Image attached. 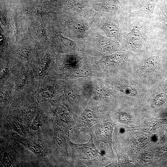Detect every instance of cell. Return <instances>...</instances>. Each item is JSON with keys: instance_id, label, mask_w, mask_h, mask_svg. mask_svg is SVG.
I'll use <instances>...</instances> for the list:
<instances>
[{"instance_id": "6da1fadb", "label": "cell", "mask_w": 167, "mask_h": 167, "mask_svg": "<svg viewBox=\"0 0 167 167\" xmlns=\"http://www.w3.org/2000/svg\"><path fill=\"white\" fill-rule=\"evenodd\" d=\"M68 143L73 151L81 158L90 160H100L103 157L102 154L96 147L91 136L88 142L84 144H75L68 140Z\"/></svg>"}, {"instance_id": "7a4b0ae2", "label": "cell", "mask_w": 167, "mask_h": 167, "mask_svg": "<svg viewBox=\"0 0 167 167\" xmlns=\"http://www.w3.org/2000/svg\"><path fill=\"white\" fill-rule=\"evenodd\" d=\"M98 118L95 113L86 108L78 118L75 125L72 128L78 135L82 132L88 130L97 122Z\"/></svg>"}, {"instance_id": "3957f363", "label": "cell", "mask_w": 167, "mask_h": 167, "mask_svg": "<svg viewBox=\"0 0 167 167\" xmlns=\"http://www.w3.org/2000/svg\"><path fill=\"white\" fill-rule=\"evenodd\" d=\"M99 26L107 36L115 38L120 42L122 41L123 36L122 29L117 21L105 18L100 21Z\"/></svg>"}, {"instance_id": "277c9868", "label": "cell", "mask_w": 167, "mask_h": 167, "mask_svg": "<svg viewBox=\"0 0 167 167\" xmlns=\"http://www.w3.org/2000/svg\"><path fill=\"white\" fill-rule=\"evenodd\" d=\"M147 32L144 28L135 26L128 33L126 41L131 47L137 49L141 47L145 41Z\"/></svg>"}, {"instance_id": "5b68a950", "label": "cell", "mask_w": 167, "mask_h": 167, "mask_svg": "<svg viewBox=\"0 0 167 167\" xmlns=\"http://www.w3.org/2000/svg\"><path fill=\"white\" fill-rule=\"evenodd\" d=\"M115 125L109 116H107L104 118L101 126L102 138L101 140L103 143L110 145L111 142L112 134Z\"/></svg>"}, {"instance_id": "8992f818", "label": "cell", "mask_w": 167, "mask_h": 167, "mask_svg": "<svg viewBox=\"0 0 167 167\" xmlns=\"http://www.w3.org/2000/svg\"><path fill=\"white\" fill-rule=\"evenodd\" d=\"M13 138L15 140L30 149L33 153L39 157L43 158L44 153L43 148L39 144L35 141L26 139L15 134Z\"/></svg>"}, {"instance_id": "52a82bcc", "label": "cell", "mask_w": 167, "mask_h": 167, "mask_svg": "<svg viewBox=\"0 0 167 167\" xmlns=\"http://www.w3.org/2000/svg\"><path fill=\"white\" fill-rule=\"evenodd\" d=\"M158 0H148L141 9L132 12L130 15L131 17H143L150 18L153 14L156 5Z\"/></svg>"}, {"instance_id": "ba28073f", "label": "cell", "mask_w": 167, "mask_h": 167, "mask_svg": "<svg viewBox=\"0 0 167 167\" xmlns=\"http://www.w3.org/2000/svg\"><path fill=\"white\" fill-rule=\"evenodd\" d=\"M95 41L97 48L102 52L111 51L116 49L118 43L100 35H96Z\"/></svg>"}, {"instance_id": "9c48e42d", "label": "cell", "mask_w": 167, "mask_h": 167, "mask_svg": "<svg viewBox=\"0 0 167 167\" xmlns=\"http://www.w3.org/2000/svg\"><path fill=\"white\" fill-rule=\"evenodd\" d=\"M158 61L157 58L155 56H151L145 59L141 67V73L146 75L152 72L156 69Z\"/></svg>"}, {"instance_id": "30bf717a", "label": "cell", "mask_w": 167, "mask_h": 167, "mask_svg": "<svg viewBox=\"0 0 167 167\" xmlns=\"http://www.w3.org/2000/svg\"><path fill=\"white\" fill-rule=\"evenodd\" d=\"M126 53L123 52L116 53L105 57V61L107 64L110 66H116L119 64L126 58Z\"/></svg>"}, {"instance_id": "8fae6325", "label": "cell", "mask_w": 167, "mask_h": 167, "mask_svg": "<svg viewBox=\"0 0 167 167\" xmlns=\"http://www.w3.org/2000/svg\"><path fill=\"white\" fill-rule=\"evenodd\" d=\"M54 137L56 141L60 148L63 149L64 152L67 153V143L66 137L63 132L58 128H55L54 131Z\"/></svg>"}, {"instance_id": "7c38bea8", "label": "cell", "mask_w": 167, "mask_h": 167, "mask_svg": "<svg viewBox=\"0 0 167 167\" xmlns=\"http://www.w3.org/2000/svg\"><path fill=\"white\" fill-rule=\"evenodd\" d=\"M51 59L50 55H45L41 61L38 67V72L40 76H42L48 68Z\"/></svg>"}, {"instance_id": "4fadbf2b", "label": "cell", "mask_w": 167, "mask_h": 167, "mask_svg": "<svg viewBox=\"0 0 167 167\" xmlns=\"http://www.w3.org/2000/svg\"><path fill=\"white\" fill-rule=\"evenodd\" d=\"M28 78L27 73L24 71H21L18 74L15 80V87L16 90L20 91L25 86Z\"/></svg>"}, {"instance_id": "5bb4252c", "label": "cell", "mask_w": 167, "mask_h": 167, "mask_svg": "<svg viewBox=\"0 0 167 167\" xmlns=\"http://www.w3.org/2000/svg\"><path fill=\"white\" fill-rule=\"evenodd\" d=\"M71 28L77 34L83 33L86 31V27L81 21L75 19L70 23Z\"/></svg>"}, {"instance_id": "9a60e30c", "label": "cell", "mask_w": 167, "mask_h": 167, "mask_svg": "<svg viewBox=\"0 0 167 167\" xmlns=\"http://www.w3.org/2000/svg\"><path fill=\"white\" fill-rule=\"evenodd\" d=\"M12 86L11 84L6 86H3L0 90V101L6 102L8 101L11 95Z\"/></svg>"}, {"instance_id": "2e32d148", "label": "cell", "mask_w": 167, "mask_h": 167, "mask_svg": "<svg viewBox=\"0 0 167 167\" xmlns=\"http://www.w3.org/2000/svg\"><path fill=\"white\" fill-rule=\"evenodd\" d=\"M54 91L53 88L49 87L44 89L41 92L40 95L38 97V102H41L50 98L54 94Z\"/></svg>"}, {"instance_id": "e0dca14e", "label": "cell", "mask_w": 167, "mask_h": 167, "mask_svg": "<svg viewBox=\"0 0 167 167\" xmlns=\"http://www.w3.org/2000/svg\"><path fill=\"white\" fill-rule=\"evenodd\" d=\"M119 86V88L124 93L130 96L136 95L137 91L134 87L124 84H120Z\"/></svg>"}, {"instance_id": "ac0fdd59", "label": "cell", "mask_w": 167, "mask_h": 167, "mask_svg": "<svg viewBox=\"0 0 167 167\" xmlns=\"http://www.w3.org/2000/svg\"><path fill=\"white\" fill-rule=\"evenodd\" d=\"M11 128L13 130L18 133H23L24 131L23 126L21 122L19 120L16 119L12 121L10 123Z\"/></svg>"}, {"instance_id": "d6986e66", "label": "cell", "mask_w": 167, "mask_h": 167, "mask_svg": "<svg viewBox=\"0 0 167 167\" xmlns=\"http://www.w3.org/2000/svg\"><path fill=\"white\" fill-rule=\"evenodd\" d=\"M41 126V115L38 113L33 120L31 127L33 130L36 131L39 129Z\"/></svg>"}, {"instance_id": "ffe728a7", "label": "cell", "mask_w": 167, "mask_h": 167, "mask_svg": "<svg viewBox=\"0 0 167 167\" xmlns=\"http://www.w3.org/2000/svg\"><path fill=\"white\" fill-rule=\"evenodd\" d=\"M32 49L30 48L23 47L19 49L18 50L19 55L22 57L27 58L31 55Z\"/></svg>"}, {"instance_id": "44dd1931", "label": "cell", "mask_w": 167, "mask_h": 167, "mask_svg": "<svg viewBox=\"0 0 167 167\" xmlns=\"http://www.w3.org/2000/svg\"><path fill=\"white\" fill-rule=\"evenodd\" d=\"M167 100V95L164 93L157 95L155 99V103L158 105H160L164 103Z\"/></svg>"}, {"instance_id": "7402d4cb", "label": "cell", "mask_w": 167, "mask_h": 167, "mask_svg": "<svg viewBox=\"0 0 167 167\" xmlns=\"http://www.w3.org/2000/svg\"><path fill=\"white\" fill-rule=\"evenodd\" d=\"M12 24L13 27L14 33L16 37V40H17L18 37L21 32V27L20 24L15 21H12Z\"/></svg>"}, {"instance_id": "603a6c76", "label": "cell", "mask_w": 167, "mask_h": 167, "mask_svg": "<svg viewBox=\"0 0 167 167\" xmlns=\"http://www.w3.org/2000/svg\"><path fill=\"white\" fill-rule=\"evenodd\" d=\"M56 37L64 45L67 46H71L73 45V43L70 39L65 38L61 35H57Z\"/></svg>"}, {"instance_id": "cb8c5ba5", "label": "cell", "mask_w": 167, "mask_h": 167, "mask_svg": "<svg viewBox=\"0 0 167 167\" xmlns=\"http://www.w3.org/2000/svg\"><path fill=\"white\" fill-rule=\"evenodd\" d=\"M2 165L4 167L11 166L12 164L11 157L7 154L4 155L2 160Z\"/></svg>"}, {"instance_id": "d4e9b609", "label": "cell", "mask_w": 167, "mask_h": 167, "mask_svg": "<svg viewBox=\"0 0 167 167\" xmlns=\"http://www.w3.org/2000/svg\"><path fill=\"white\" fill-rule=\"evenodd\" d=\"M36 33L37 35L40 37H43L45 35L46 33L45 26L43 23L38 27Z\"/></svg>"}, {"instance_id": "484cf974", "label": "cell", "mask_w": 167, "mask_h": 167, "mask_svg": "<svg viewBox=\"0 0 167 167\" xmlns=\"http://www.w3.org/2000/svg\"><path fill=\"white\" fill-rule=\"evenodd\" d=\"M1 22L2 24L6 25L7 24L6 15L5 12H3L1 15Z\"/></svg>"}, {"instance_id": "4316f807", "label": "cell", "mask_w": 167, "mask_h": 167, "mask_svg": "<svg viewBox=\"0 0 167 167\" xmlns=\"http://www.w3.org/2000/svg\"><path fill=\"white\" fill-rule=\"evenodd\" d=\"M167 150V148L165 147H162L161 148L160 150L159 154L160 156L163 155L166 152Z\"/></svg>"}, {"instance_id": "83f0119b", "label": "cell", "mask_w": 167, "mask_h": 167, "mask_svg": "<svg viewBox=\"0 0 167 167\" xmlns=\"http://www.w3.org/2000/svg\"><path fill=\"white\" fill-rule=\"evenodd\" d=\"M7 68H6L5 69L3 70L1 74V78H3L6 75L7 73Z\"/></svg>"}, {"instance_id": "f1b7e54d", "label": "cell", "mask_w": 167, "mask_h": 167, "mask_svg": "<svg viewBox=\"0 0 167 167\" xmlns=\"http://www.w3.org/2000/svg\"><path fill=\"white\" fill-rule=\"evenodd\" d=\"M4 37L2 34H1L0 35V43L1 44H2L3 42V41L4 40Z\"/></svg>"}, {"instance_id": "f546056e", "label": "cell", "mask_w": 167, "mask_h": 167, "mask_svg": "<svg viewBox=\"0 0 167 167\" xmlns=\"http://www.w3.org/2000/svg\"><path fill=\"white\" fill-rule=\"evenodd\" d=\"M164 84H165V85L167 86V79L164 81Z\"/></svg>"}]
</instances>
